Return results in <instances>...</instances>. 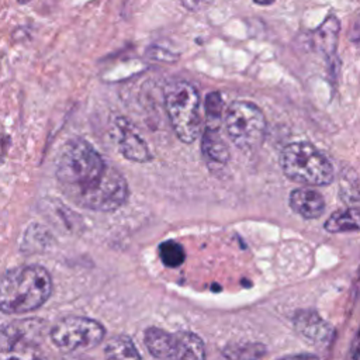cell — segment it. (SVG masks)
Wrapping results in <instances>:
<instances>
[{"instance_id":"cell-1","label":"cell","mask_w":360,"mask_h":360,"mask_svg":"<svg viewBox=\"0 0 360 360\" xmlns=\"http://www.w3.org/2000/svg\"><path fill=\"white\" fill-rule=\"evenodd\" d=\"M56 179L62 193L84 210L115 211L128 198V183L122 173L82 138L62 146L56 159Z\"/></svg>"},{"instance_id":"cell-2","label":"cell","mask_w":360,"mask_h":360,"mask_svg":"<svg viewBox=\"0 0 360 360\" xmlns=\"http://www.w3.org/2000/svg\"><path fill=\"white\" fill-rule=\"evenodd\" d=\"M52 292V277L39 264L18 266L0 277V311L28 314L42 307Z\"/></svg>"},{"instance_id":"cell-3","label":"cell","mask_w":360,"mask_h":360,"mask_svg":"<svg viewBox=\"0 0 360 360\" xmlns=\"http://www.w3.org/2000/svg\"><path fill=\"white\" fill-rule=\"evenodd\" d=\"M280 166L290 180L304 186H328L335 177L329 159L312 143L304 141L284 146Z\"/></svg>"},{"instance_id":"cell-4","label":"cell","mask_w":360,"mask_h":360,"mask_svg":"<svg viewBox=\"0 0 360 360\" xmlns=\"http://www.w3.org/2000/svg\"><path fill=\"white\" fill-rule=\"evenodd\" d=\"M165 107L177 138L184 143L194 142L201 132L197 89L184 80L167 84L165 89Z\"/></svg>"},{"instance_id":"cell-5","label":"cell","mask_w":360,"mask_h":360,"mask_svg":"<svg viewBox=\"0 0 360 360\" xmlns=\"http://www.w3.org/2000/svg\"><path fill=\"white\" fill-rule=\"evenodd\" d=\"M225 129L233 145L242 152L257 150L266 136V117L252 101L236 100L225 114Z\"/></svg>"},{"instance_id":"cell-6","label":"cell","mask_w":360,"mask_h":360,"mask_svg":"<svg viewBox=\"0 0 360 360\" xmlns=\"http://www.w3.org/2000/svg\"><path fill=\"white\" fill-rule=\"evenodd\" d=\"M52 343L65 352L87 350L98 346L105 338V328L96 319L69 315L59 319L49 330Z\"/></svg>"},{"instance_id":"cell-7","label":"cell","mask_w":360,"mask_h":360,"mask_svg":"<svg viewBox=\"0 0 360 360\" xmlns=\"http://www.w3.org/2000/svg\"><path fill=\"white\" fill-rule=\"evenodd\" d=\"M45 323L37 318L13 321L0 328V352L22 347H39Z\"/></svg>"},{"instance_id":"cell-8","label":"cell","mask_w":360,"mask_h":360,"mask_svg":"<svg viewBox=\"0 0 360 360\" xmlns=\"http://www.w3.org/2000/svg\"><path fill=\"white\" fill-rule=\"evenodd\" d=\"M114 135H115V142L120 152L128 160L143 163L152 158L148 143L127 118L124 117L115 118Z\"/></svg>"},{"instance_id":"cell-9","label":"cell","mask_w":360,"mask_h":360,"mask_svg":"<svg viewBox=\"0 0 360 360\" xmlns=\"http://www.w3.org/2000/svg\"><path fill=\"white\" fill-rule=\"evenodd\" d=\"M295 332L311 345H325L333 335L335 329L314 309H300L292 316Z\"/></svg>"},{"instance_id":"cell-10","label":"cell","mask_w":360,"mask_h":360,"mask_svg":"<svg viewBox=\"0 0 360 360\" xmlns=\"http://www.w3.org/2000/svg\"><path fill=\"white\" fill-rule=\"evenodd\" d=\"M290 207L294 212L305 219L319 218L325 211V200L322 194L309 187H300L290 193Z\"/></svg>"},{"instance_id":"cell-11","label":"cell","mask_w":360,"mask_h":360,"mask_svg":"<svg viewBox=\"0 0 360 360\" xmlns=\"http://www.w3.org/2000/svg\"><path fill=\"white\" fill-rule=\"evenodd\" d=\"M167 360H205V347L198 335L190 330L174 333V345Z\"/></svg>"},{"instance_id":"cell-12","label":"cell","mask_w":360,"mask_h":360,"mask_svg":"<svg viewBox=\"0 0 360 360\" xmlns=\"http://www.w3.org/2000/svg\"><path fill=\"white\" fill-rule=\"evenodd\" d=\"M201 150L204 158L210 163L224 166L229 162V158H231L229 149H228V145L224 142L222 135L219 134L218 125H207L204 128Z\"/></svg>"},{"instance_id":"cell-13","label":"cell","mask_w":360,"mask_h":360,"mask_svg":"<svg viewBox=\"0 0 360 360\" xmlns=\"http://www.w3.org/2000/svg\"><path fill=\"white\" fill-rule=\"evenodd\" d=\"M143 343L155 359L167 360L174 345V333L158 326H149L143 332Z\"/></svg>"},{"instance_id":"cell-14","label":"cell","mask_w":360,"mask_h":360,"mask_svg":"<svg viewBox=\"0 0 360 360\" xmlns=\"http://www.w3.org/2000/svg\"><path fill=\"white\" fill-rule=\"evenodd\" d=\"M266 346L259 342H232L224 346L219 360H262Z\"/></svg>"},{"instance_id":"cell-15","label":"cell","mask_w":360,"mask_h":360,"mask_svg":"<svg viewBox=\"0 0 360 360\" xmlns=\"http://www.w3.org/2000/svg\"><path fill=\"white\" fill-rule=\"evenodd\" d=\"M104 356L107 360H142L135 343L127 335L111 338L104 346Z\"/></svg>"},{"instance_id":"cell-16","label":"cell","mask_w":360,"mask_h":360,"mask_svg":"<svg viewBox=\"0 0 360 360\" xmlns=\"http://www.w3.org/2000/svg\"><path fill=\"white\" fill-rule=\"evenodd\" d=\"M340 30V22L335 15L328 17L323 24L316 30L314 42L318 51L323 52L326 56H330L336 51L338 35Z\"/></svg>"},{"instance_id":"cell-17","label":"cell","mask_w":360,"mask_h":360,"mask_svg":"<svg viewBox=\"0 0 360 360\" xmlns=\"http://www.w3.org/2000/svg\"><path fill=\"white\" fill-rule=\"evenodd\" d=\"M325 229L332 233L354 232L359 229V212L357 208H346L335 211L325 222Z\"/></svg>"},{"instance_id":"cell-18","label":"cell","mask_w":360,"mask_h":360,"mask_svg":"<svg viewBox=\"0 0 360 360\" xmlns=\"http://www.w3.org/2000/svg\"><path fill=\"white\" fill-rule=\"evenodd\" d=\"M158 253H159V257H160L162 263L166 267H172V269H176V267L181 266L184 263V259H186L184 248L173 239L162 242L158 248Z\"/></svg>"},{"instance_id":"cell-19","label":"cell","mask_w":360,"mask_h":360,"mask_svg":"<svg viewBox=\"0 0 360 360\" xmlns=\"http://www.w3.org/2000/svg\"><path fill=\"white\" fill-rule=\"evenodd\" d=\"M48 240V232L38 224H32L30 228H27L24 233V239L21 243V250L24 252H32L41 249Z\"/></svg>"},{"instance_id":"cell-20","label":"cell","mask_w":360,"mask_h":360,"mask_svg":"<svg viewBox=\"0 0 360 360\" xmlns=\"http://www.w3.org/2000/svg\"><path fill=\"white\" fill-rule=\"evenodd\" d=\"M204 110H205V117H207L208 125L212 122L221 121V118L224 117L225 104H224V98L219 91H211L207 94L205 101H204Z\"/></svg>"},{"instance_id":"cell-21","label":"cell","mask_w":360,"mask_h":360,"mask_svg":"<svg viewBox=\"0 0 360 360\" xmlns=\"http://www.w3.org/2000/svg\"><path fill=\"white\" fill-rule=\"evenodd\" d=\"M0 360H45L39 347H22L0 352Z\"/></svg>"},{"instance_id":"cell-22","label":"cell","mask_w":360,"mask_h":360,"mask_svg":"<svg viewBox=\"0 0 360 360\" xmlns=\"http://www.w3.org/2000/svg\"><path fill=\"white\" fill-rule=\"evenodd\" d=\"M181 3L190 11H201L208 8L214 0H181Z\"/></svg>"},{"instance_id":"cell-23","label":"cell","mask_w":360,"mask_h":360,"mask_svg":"<svg viewBox=\"0 0 360 360\" xmlns=\"http://www.w3.org/2000/svg\"><path fill=\"white\" fill-rule=\"evenodd\" d=\"M277 360H319V359L311 353H298V354H288Z\"/></svg>"},{"instance_id":"cell-24","label":"cell","mask_w":360,"mask_h":360,"mask_svg":"<svg viewBox=\"0 0 360 360\" xmlns=\"http://www.w3.org/2000/svg\"><path fill=\"white\" fill-rule=\"evenodd\" d=\"M253 1L259 6H269V4H273L276 0H253Z\"/></svg>"},{"instance_id":"cell-25","label":"cell","mask_w":360,"mask_h":360,"mask_svg":"<svg viewBox=\"0 0 360 360\" xmlns=\"http://www.w3.org/2000/svg\"><path fill=\"white\" fill-rule=\"evenodd\" d=\"M30 0H18V3H21V4H25V3H28Z\"/></svg>"}]
</instances>
